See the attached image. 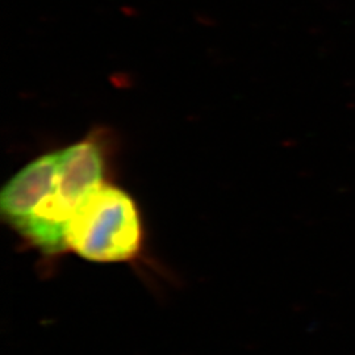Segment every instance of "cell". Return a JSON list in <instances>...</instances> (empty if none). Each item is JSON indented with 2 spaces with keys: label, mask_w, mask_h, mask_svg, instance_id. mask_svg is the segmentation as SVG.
Here are the masks:
<instances>
[{
  "label": "cell",
  "mask_w": 355,
  "mask_h": 355,
  "mask_svg": "<svg viewBox=\"0 0 355 355\" xmlns=\"http://www.w3.org/2000/svg\"><path fill=\"white\" fill-rule=\"evenodd\" d=\"M67 242L70 250L91 262L135 259L142 245L137 205L125 191L103 183L78 207Z\"/></svg>",
  "instance_id": "1"
},
{
  "label": "cell",
  "mask_w": 355,
  "mask_h": 355,
  "mask_svg": "<svg viewBox=\"0 0 355 355\" xmlns=\"http://www.w3.org/2000/svg\"><path fill=\"white\" fill-rule=\"evenodd\" d=\"M58 159L60 150L40 155L19 170L0 191V215L19 233L53 189Z\"/></svg>",
  "instance_id": "2"
},
{
  "label": "cell",
  "mask_w": 355,
  "mask_h": 355,
  "mask_svg": "<svg viewBox=\"0 0 355 355\" xmlns=\"http://www.w3.org/2000/svg\"><path fill=\"white\" fill-rule=\"evenodd\" d=\"M105 159L95 140H82L60 150L53 195L76 215L78 207L104 183Z\"/></svg>",
  "instance_id": "3"
}]
</instances>
